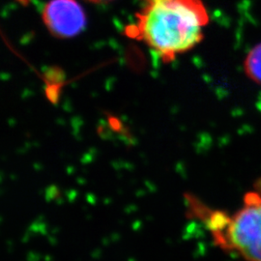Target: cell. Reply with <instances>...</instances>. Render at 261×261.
Instances as JSON below:
<instances>
[{
    "instance_id": "6da1fadb",
    "label": "cell",
    "mask_w": 261,
    "mask_h": 261,
    "mask_svg": "<svg viewBox=\"0 0 261 261\" xmlns=\"http://www.w3.org/2000/svg\"><path fill=\"white\" fill-rule=\"evenodd\" d=\"M128 37L149 47L166 63L193 49L204 38L209 13L202 0H140Z\"/></svg>"
},
{
    "instance_id": "7a4b0ae2",
    "label": "cell",
    "mask_w": 261,
    "mask_h": 261,
    "mask_svg": "<svg viewBox=\"0 0 261 261\" xmlns=\"http://www.w3.org/2000/svg\"><path fill=\"white\" fill-rule=\"evenodd\" d=\"M194 205L198 216L204 217L217 246L246 261H261V194L247 193L241 209L232 216Z\"/></svg>"
},
{
    "instance_id": "3957f363",
    "label": "cell",
    "mask_w": 261,
    "mask_h": 261,
    "mask_svg": "<svg viewBox=\"0 0 261 261\" xmlns=\"http://www.w3.org/2000/svg\"><path fill=\"white\" fill-rule=\"evenodd\" d=\"M42 18L47 30L59 39L75 37L86 24L84 9L75 0H49Z\"/></svg>"
},
{
    "instance_id": "277c9868",
    "label": "cell",
    "mask_w": 261,
    "mask_h": 261,
    "mask_svg": "<svg viewBox=\"0 0 261 261\" xmlns=\"http://www.w3.org/2000/svg\"><path fill=\"white\" fill-rule=\"evenodd\" d=\"M246 75L254 83L261 84V44L251 49L244 61Z\"/></svg>"
},
{
    "instance_id": "5b68a950",
    "label": "cell",
    "mask_w": 261,
    "mask_h": 261,
    "mask_svg": "<svg viewBox=\"0 0 261 261\" xmlns=\"http://www.w3.org/2000/svg\"><path fill=\"white\" fill-rule=\"evenodd\" d=\"M91 3H95V4H106V3H110L113 0H87Z\"/></svg>"
},
{
    "instance_id": "8992f818",
    "label": "cell",
    "mask_w": 261,
    "mask_h": 261,
    "mask_svg": "<svg viewBox=\"0 0 261 261\" xmlns=\"http://www.w3.org/2000/svg\"><path fill=\"white\" fill-rule=\"evenodd\" d=\"M255 190H256V192H258L259 194H261V178H259V179L255 182Z\"/></svg>"
}]
</instances>
